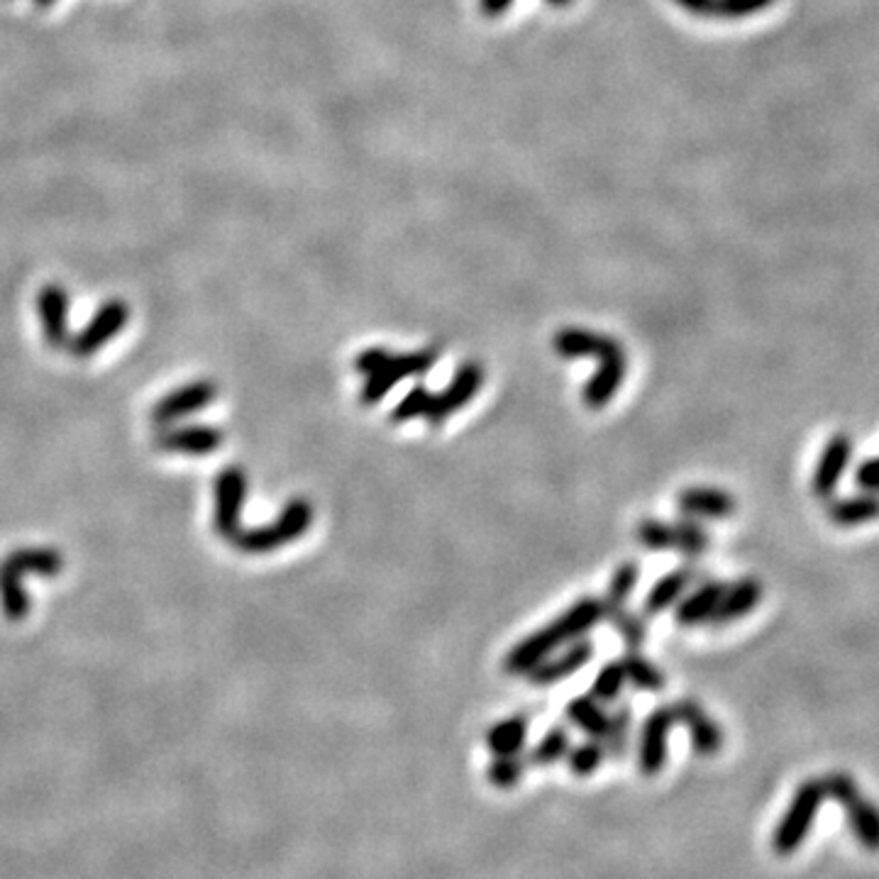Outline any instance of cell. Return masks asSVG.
<instances>
[{"instance_id": "cell-30", "label": "cell", "mask_w": 879, "mask_h": 879, "mask_svg": "<svg viewBox=\"0 0 879 879\" xmlns=\"http://www.w3.org/2000/svg\"><path fill=\"white\" fill-rule=\"evenodd\" d=\"M631 738H633V709L623 703V707L615 709L609 715V731L601 738V743L606 748V758L623 760L631 750Z\"/></svg>"}, {"instance_id": "cell-31", "label": "cell", "mask_w": 879, "mask_h": 879, "mask_svg": "<svg viewBox=\"0 0 879 879\" xmlns=\"http://www.w3.org/2000/svg\"><path fill=\"white\" fill-rule=\"evenodd\" d=\"M625 680L631 682L640 692H662L664 689V674L658 670V664L640 655L638 650H628L621 658Z\"/></svg>"}, {"instance_id": "cell-14", "label": "cell", "mask_w": 879, "mask_h": 879, "mask_svg": "<svg viewBox=\"0 0 879 879\" xmlns=\"http://www.w3.org/2000/svg\"><path fill=\"white\" fill-rule=\"evenodd\" d=\"M594 660V645L592 640H574L567 645V650L560 652L555 658H545L540 664L527 672V682L533 687H552L562 680H570L572 674L584 670L589 662Z\"/></svg>"}, {"instance_id": "cell-13", "label": "cell", "mask_w": 879, "mask_h": 879, "mask_svg": "<svg viewBox=\"0 0 879 879\" xmlns=\"http://www.w3.org/2000/svg\"><path fill=\"white\" fill-rule=\"evenodd\" d=\"M625 374H628V355L623 345L619 343L599 359V372L584 384L582 392L584 404L594 411L609 406L613 396L619 394L621 384L625 382Z\"/></svg>"}, {"instance_id": "cell-3", "label": "cell", "mask_w": 879, "mask_h": 879, "mask_svg": "<svg viewBox=\"0 0 879 879\" xmlns=\"http://www.w3.org/2000/svg\"><path fill=\"white\" fill-rule=\"evenodd\" d=\"M313 518H316V511H313L310 501L292 498L282 508L279 518L267 525L249 527V531L243 527L240 535L233 540V545L237 550L249 552V555H267V552L279 550L288 543H294V540H298L300 535H306Z\"/></svg>"}, {"instance_id": "cell-21", "label": "cell", "mask_w": 879, "mask_h": 879, "mask_svg": "<svg viewBox=\"0 0 879 879\" xmlns=\"http://www.w3.org/2000/svg\"><path fill=\"white\" fill-rule=\"evenodd\" d=\"M725 584L728 582L707 580V582H701L692 594L682 596L674 604L676 623L684 625V628H694V625H701V623H709L715 606H719V601H721V596L725 592Z\"/></svg>"}, {"instance_id": "cell-40", "label": "cell", "mask_w": 879, "mask_h": 879, "mask_svg": "<svg viewBox=\"0 0 879 879\" xmlns=\"http://www.w3.org/2000/svg\"><path fill=\"white\" fill-rule=\"evenodd\" d=\"M32 3H34L37 8H49V6H55L57 0H32Z\"/></svg>"}, {"instance_id": "cell-8", "label": "cell", "mask_w": 879, "mask_h": 879, "mask_svg": "<svg viewBox=\"0 0 879 879\" xmlns=\"http://www.w3.org/2000/svg\"><path fill=\"white\" fill-rule=\"evenodd\" d=\"M128 320H130V306L125 304V300L120 298L106 300V304L96 310V316L88 320L86 328L71 337L67 347L73 357H91L100 347L108 345L112 337L120 335Z\"/></svg>"}, {"instance_id": "cell-20", "label": "cell", "mask_w": 879, "mask_h": 879, "mask_svg": "<svg viewBox=\"0 0 879 879\" xmlns=\"http://www.w3.org/2000/svg\"><path fill=\"white\" fill-rule=\"evenodd\" d=\"M615 345H619L615 337L584 328H562L552 337V347L562 359H601Z\"/></svg>"}, {"instance_id": "cell-10", "label": "cell", "mask_w": 879, "mask_h": 879, "mask_svg": "<svg viewBox=\"0 0 879 879\" xmlns=\"http://www.w3.org/2000/svg\"><path fill=\"white\" fill-rule=\"evenodd\" d=\"M216 398H218V386L213 382L200 379V382L184 384L179 388H174V392H169L165 398H159L152 406L149 418H152V423L159 425V428H167V425L191 416V413L204 411Z\"/></svg>"}, {"instance_id": "cell-26", "label": "cell", "mask_w": 879, "mask_h": 879, "mask_svg": "<svg viewBox=\"0 0 879 879\" xmlns=\"http://www.w3.org/2000/svg\"><path fill=\"white\" fill-rule=\"evenodd\" d=\"M638 543L650 552H680L682 555V543H684V525L682 521L668 523L658 518H645L638 523L635 531Z\"/></svg>"}, {"instance_id": "cell-15", "label": "cell", "mask_w": 879, "mask_h": 879, "mask_svg": "<svg viewBox=\"0 0 879 879\" xmlns=\"http://www.w3.org/2000/svg\"><path fill=\"white\" fill-rule=\"evenodd\" d=\"M672 709L676 723H682L689 735H692V748L699 752V755L703 758L719 755L725 743V733L721 731V725L715 723L694 699L676 701Z\"/></svg>"}, {"instance_id": "cell-22", "label": "cell", "mask_w": 879, "mask_h": 879, "mask_svg": "<svg viewBox=\"0 0 879 879\" xmlns=\"http://www.w3.org/2000/svg\"><path fill=\"white\" fill-rule=\"evenodd\" d=\"M774 0H674V6L692 12L699 18H719V20H738L755 16L760 10H768Z\"/></svg>"}, {"instance_id": "cell-24", "label": "cell", "mask_w": 879, "mask_h": 879, "mask_svg": "<svg viewBox=\"0 0 879 879\" xmlns=\"http://www.w3.org/2000/svg\"><path fill=\"white\" fill-rule=\"evenodd\" d=\"M828 518L840 527L862 525L879 518V494L877 492H862L858 496L831 501L828 506Z\"/></svg>"}, {"instance_id": "cell-34", "label": "cell", "mask_w": 879, "mask_h": 879, "mask_svg": "<svg viewBox=\"0 0 879 879\" xmlns=\"http://www.w3.org/2000/svg\"><path fill=\"white\" fill-rule=\"evenodd\" d=\"M625 670H623V662L621 660H611L606 662L604 668L599 670L594 687H592V697L601 703H611L621 697L623 687H625Z\"/></svg>"}, {"instance_id": "cell-28", "label": "cell", "mask_w": 879, "mask_h": 879, "mask_svg": "<svg viewBox=\"0 0 879 879\" xmlns=\"http://www.w3.org/2000/svg\"><path fill=\"white\" fill-rule=\"evenodd\" d=\"M570 748H572L570 731L564 725H555L525 752V758L531 768H552V764H557L567 758Z\"/></svg>"}, {"instance_id": "cell-23", "label": "cell", "mask_w": 879, "mask_h": 879, "mask_svg": "<svg viewBox=\"0 0 879 879\" xmlns=\"http://www.w3.org/2000/svg\"><path fill=\"white\" fill-rule=\"evenodd\" d=\"M30 594L24 589V574L10 564L8 560L0 562V609L8 621H22L30 613Z\"/></svg>"}, {"instance_id": "cell-6", "label": "cell", "mask_w": 879, "mask_h": 879, "mask_svg": "<svg viewBox=\"0 0 879 879\" xmlns=\"http://www.w3.org/2000/svg\"><path fill=\"white\" fill-rule=\"evenodd\" d=\"M484 384V367L480 362H464L457 367L452 382L443 388L440 394H431L428 411H425V421H428L433 428L443 425L450 416H455L457 411H462L467 404L476 398L480 388Z\"/></svg>"}, {"instance_id": "cell-2", "label": "cell", "mask_w": 879, "mask_h": 879, "mask_svg": "<svg viewBox=\"0 0 879 879\" xmlns=\"http://www.w3.org/2000/svg\"><path fill=\"white\" fill-rule=\"evenodd\" d=\"M440 359L437 347H423L408 355H392L388 349L369 347L357 355L355 369L364 376L359 401L364 406H376L388 396L396 384L411 376L428 374Z\"/></svg>"}, {"instance_id": "cell-27", "label": "cell", "mask_w": 879, "mask_h": 879, "mask_svg": "<svg viewBox=\"0 0 879 879\" xmlns=\"http://www.w3.org/2000/svg\"><path fill=\"white\" fill-rule=\"evenodd\" d=\"M564 713H567V719L589 738L601 740L609 731V713L604 711V707H601V701H596L594 697H574L567 703Z\"/></svg>"}, {"instance_id": "cell-37", "label": "cell", "mask_w": 879, "mask_h": 879, "mask_svg": "<svg viewBox=\"0 0 879 879\" xmlns=\"http://www.w3.org/2000/svg\"><path fill=\"white\" fill-rule=\"evenodd\" d=\"M856 484L862 488V492L879 494V457L860 462V467L856 470Z\"/></svg>"}, {"instance_id": "cell-36", "label": "cell", "mask_w": 879, "mask_h": 879, "mask_svg": "<svg viewBox=\"0 0 879 879\" xmlns=\"http://www.w3.org/2000/svg\"><path fill=\"white\" fill-rule=\"evenodd\" d=\"M428 404H431L428 388H425L423 384L413 386L411 392L394 406V411L388 413V421L401 425V423H408L413 418H423L425 411H428Z\"/></svg>"}, {"instance_id": "cell-17", "label": "cell", "mask_w": 879, "mask_h": 879, "mask_svg": "<svg viewBox=\"0 0 879 879\" xmlns=\"http://www.w3.org/2000/svg\"><path fill=\"white\" fill-rule=\"evenodd\" d=\"M762 596H764V586L760 580H755V576H740L738 582L725 584V592L709 623L713 628H721L745 619V615L758 609Z\"/></svg>"}, {"instance_id": "cell-4", "label": "cell", "mask_w": 879, "mask_h": 879, "mask_svg": "<svg viewBox=\"0 0 879 879\" xmlns=\"http://www.w3.org/2000/svg\"><path fill=\"white\" fill-rule=\"evenodd\" d=\"M826 799H833L840 809L846 811V819L852 836L858 843L870 850L879 852V807L862 794L856 780L846 772H831L823 777Z\"/></svg>"}, {"instance_id": "cell-12", "label": "cell", "mask_w": 879, "mask_h": 879, "mask_svg": "<svg viewBox=\"0 0 879 879\" xmlns=\"http://www.w3.org/2000/svg\"><path fill=\"white\" fill-rule=\"evenodd\" d=\"M852 457V437L848 433H836L828 443L823 445L819 462H816L811 488L819 498H831L836 494V488L843 480L846 470L850 467Z\"/></svg>"}, {"instance_id": "cell-33", "label": "cell", "mask_w": 879, "mask_h": 879, "mask_svg": "<svg viewBox=\"0 0 879 879\" xmlns=\"http://www.w3.org/2000/svg\"><path fill=\"white\" fill-rule=\"evenodd\" d=\"M564 760H567V768L572 774L589 777V774H594L601 768V762L606 760V748L599 738H589L586 743L570 748L567 758Z\"/></svg>"}, {"instance_id": "cell-5", "label": "cell", "mask_w": 879, "mask_h": 879, "mask_svg": "<svg viewBox=\"0 0 879 879\" xmlns=\"http://www.w3.org/2000/svg\"><path fill=\"white\" fill-rule=\"evenodd\" d=\"M823 801H826L823 780H807L799 784L784 816L772 833V850L777 856L787 858L803 846V840L809 838L816 813H819V809L823 807Z\"/></svg>"}, {"instance_id": "cell-29", "label": "cell", "mask_w": 879, "mask_h": 879, "mask_svg": "<svg viewBox=\"0 0 879 879\" xmlns=\"http://www.w3.org/2000/svg\"><path fill=\"white\" fill-rule=\"evenodd\" d=\"M640 580V567L638 562H623L615 567L611 582H609V592L606 596L601 599V611H604V619L609 613H615L621 609H628V601H631L635 586Z\"/></svg>"}, {"instance_id": "cell-32", "label": "cell", "mask_w": 879, "mask_h": 879, "mask_svg": "<svg viewBox=\"0 0 879 879\" xmlns=\"http://www.w3.org/2000/svg\"><path fill=\"white\" fill-rule=\"evenodd\" d=\"M527 768L531 764H527L525 752H516V755H494V760L486 768V780L496 789H513L521 784Z\"/></svg>"}, {"instance_id": "cell-25", "label": "cell", "mask_w": 879, "mask_h": 879, "mask_svg": "<svg viewBox=\"0 0 879 879\" xmlns=\"http://www.w3.org/2000/svg\"><path fill=\"white\" fill-rule=\"evenodd\" d=\"M527 731H531V725H527L525 715H511V719H504L488 728L484 735V745L492 755H516V752H523L525 748Z\"/></svg>"}, {"instance_id": "cell-1", "label": "cell", "mask_w": 879, "mask_h": 879, "mask_svg": "<svg viewBox=\"0 0 879 879\" xmlns=\"http://www.w3.org/2000/svg\"><path fill=\"white\" fill-rule=\"evenodd\" d=\"M601 619H604L601 599L594 596L580 599L572 609L557 615L555 621L537 628L535 633L523 638L518 645H513L504 660V672L511 676H525L535 664L550 658L560 645L574 643V640L584 638Z\"/></svg>"}, {"instance_id": "cell-16", "label": "cell", "mask_w": 879, "mask_h": 879, "mask_svg": "<svg viewBox=\"0 0 879 879\" xmlns=\"http://www.w3.org/2000/svg\"><path fill=\"white\" fill-rule=\"evenodd\" d=\"M37 313L42 320L45 343L49 347H67L71 340L69 333V294L65 286L47 284L37 294Z\"/></svg>"}, {"instance_id": "cell-39", "label": "cell", "mask_w": 879, "mask_h": 879, "mask_svg": "<svg viewBox=\"0 0 879 879\" xmlns=\"http://www.w3.org/2000/svg\"><path fill=\"white\" fill-rule=\"evenodd\" d=\"M547 3H550V6H555V8H567V6L572 3V0H547Z\"/></svg>"}, {"instance_id": "cell-38", "label": "cell", "mask_w": 879, "mask_h": 879, "mask_svg": "<svg viewBox=\"0 0 879 879\" xmlns=\"http://www.w3.org/2000/svg\"><path fill=\"white\" fill-rule=\"evenodd\" d=\"M513 6V0H480V10L486 18H498Z\"/></svg>"}, {"instance_id": "cell-7", "label": "cell", "mask_w": 879, "mask_h": 879, "mask_svg": "<svg viewBox=\"0 0 879 879\" xmlns=\"http://www.w3.org/2000/svg\"><path fill=\"white\" fill-rule=\"evenodd\" d=\"M247 498V474L237 464H230L216 476V513L213 525L225 540H233L243 531V508Z\"/></svg>"}, {"instance_id": "cell-19", "label": "cell", "mask_w": 879, "mask_h": 879, "mask_svg": "<svg viewBox=\"0 0 879 879\" xmlns=\"http://www.w3.org/2000/svg\"><path fill=\"white\" fill-rule=\"evenodd\" d=\"M697 576H699L697 564H684V567H676L664 576H660L655 586H652L645 596V604H643L645 619H652V615H660L668 609H672L676 601L687 594V589L697 582Z\"/></svg>"}, {"instance_id": "cell-35", "label": "cell", "mask_w": 879, "mask_h": 879, "mask_svg": "<svg viewBox=\"0 0 879 879\" xmlns=\"http://www.w3.org/2000/svg\"><path fill=\"white\" fill-rule=\"evenodd\" d=\"M606 621L619 631V635L625 640L628 650H638L648 640V623L643 615H638L628 609H621L615 613H609Z\"/></svg>"}, {"instance_id": "cell-11", "label": "cell", "mask_w": 879, "mask_h": 879, "mask_svg": "<svg viewBox=\"0 0 879 879\" xmlns=\"http://www.w3.org/2000/svg\"><path fill=\"white\" fill-rule=\"evenodd\" d=\"M225 443V433L218 425H184V428H165L155 437V445L169 455L206 457Z\"/></svg>"}, {"instance_id": "cell-18", "label": "cell", "mask_w": 879, "mask_h": 879, "mask_svg": "<svg viewBox=\"0 0 879 879\" xmlns=\"http://www.w3.org/2000/svg\"><path fill=\"white\" fill-rule=\"evenodd\" d=\"M676 506H680L684 518H709V521H725L731 518L738 504L733 494H728L725 488L719 486H689L676 496Z\"/></svg>"}, {"instance_id": "cell-9", "label": "cell", "mask_w": 879, "mask_h": 879, "mask_svg": "<svg viewBox=\"0 0 879 879\" xmlns=\"http://www.w3.org/2000/svg\"><path fill=\"white\" fill-rule=\"evenodd\" d=\"M676 725L674 709L660 707L652 711L643 728H640V743H638V770L645 777H655L668 764V740L670 731Z\"/></svg>"}]
</instances>
